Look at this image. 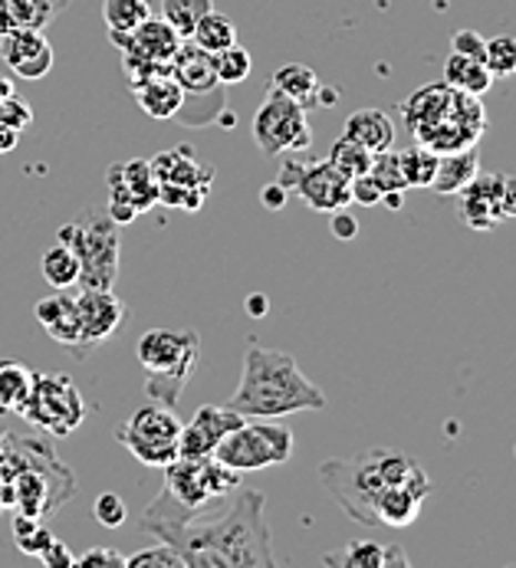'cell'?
I'll return each instance as SVG.
<instances>
[{
    "instance_id": "cell-1",
    "label": "cell",
    "mask_w": 516,
    "mask_h": 568,
    "mask_svg": "<svg viewBox=\"0 0 516 568\" xmlns=\"http://www.w3.org/2000/svg\"><path fill=\"white\" fill-rule=\"evenodd\" d=\"M266 496L241 487L208 509H188L162 489L139 523L159 542H169L184 568H273V536L263 516Z\"/></svg>"
},
{
    "instance_id": "cell-2",
    "label": "cell",
    "mask_w": 516,
    "mask_h": 568,
    "mask_svg": "<svg viewBox=\"0 0 516 568\" xmlns=\"http://www.w3.org/2000/svg\"><path fill=\"white\" fill-rule=\"evenodd\" d=\"M231 410H237L241 417H286L296 410H323L326 395L320 392V385H313L296 358L283 348H263L251 345L244 355V372H241V385L227 402Z\"/></svg>"
},
{
    "instance_id": "cell-3",
    "label": "cell",
    "mask_w": 516,
    "mask_h": 568,
    "mask_svg": "<svg viewBox=\"0 0 516 568\" xmlns=\"http://www.w3.org/2000/svg\"><path fill=\"white\" fill-rule=\"evenodd\" d=\"M320 480L330 496L345 509L348 519L362 526L375 523V503L388 487L398 484H431L425 467L392 447H372L355 457H333L320 467Z\"/></svg>"
},
{
    "instance_id": "cell-4",
    "label": "cell",
    "mask_w": 516,
    "mask_h": 568,
    "mask_svg": "<svg viewBox=\"0 0 516 568\" xmlns=\"http://www.w3.org/2000/svg\"><path fill=\"white\" fill-rule=\"evenodd\" d=\"M405 129L431 152H461L477 145V139L487 129V112L480 105V95H467L451 89L447 82H431L425 89L412 92V99L402 105Z\"/></svg>"
},
{
    "instance_id": "cell-5",
    "label": "cell",
    "mask_w": 516,
    "mask_h": 568,
    "mask_svg": "<svg viewBox=\"0 0 516 568\" xmlns=\"http://www.w3.org/2000/svg\"><path fill=\"white\" fill-rule=\"evenodd\" d=\"M0 477L13 487V509L33 519L50 516L77 493V474L43 437L10 440L0 457Z\"/></svg>"
},
{
    "instance_id": "cell-6",
    "label": "cell",
    "mask_w": 516,
    "mask_h": 568,
    "mask_svg": "<svg viewBox=\"0 0 516 568\" xmlns=\"http://www.w3.org/2000/svg\"><path fill=\"white\" fill-rule=\"evenodd\" d=\"M145 372V395L159 405L174 407L184 395L201 362V335L191 328H149L135 345Z\"/></svg>"
},
{
    "instance_id": "cell-7",
    "label": "cell",
    "mask_w": 516,
    "mask_h": 568,
    "mask_svg": "<svg viewBox=\"0 0 516 568\" xmlns=\"http://www.w3.org/2000/svg\"><path fill=\"white\" fill-rule=\"evenodd\" d=\"M57 244H67L80 256V290H112L119 276V224L105 211H89L80 221L57 231Z\"/></svg>"
},
{
    "instance_id": "cell-8",
    "label": "cell",
    "mask_w": 516,
    "mask_h": 568,
    "mask_svg": "<svg viewBox=\"0 0 516 568\" xmlns=\"http://www.w3.org/2000/svg\"><path fill=\"white\" fill-rule=\"evenodd\" d=\"M217 464L251 474V470H266V467H283L293 457V434L273 420L263 417H247L241 427H234L211 454Z\"/></svg>"
},
{
    "instance_id": "cell-9",
    "label": "cell",
    "mask_w": 516,
    "mask_h": 568,
    "mask_svg": "<svg viewBox=\"0 0 516 568\" xmlns=\"http://www.w3.org/2000/svg\"><path fill=\"white\" fill-rule=\"evenodd\" d=\"M20 414L47 437H67L83 424L87 402L67 375H33L30 398L23 402Z\"/></svg>"
},
{
    "instance_id": "cell-10",
    "label": "cell",
    "mask_w": 516,
    "mask_h": 568,
    "mask_svg": "<svg viewBox=\"0 0 516 568\" xmlns=\"http://www.w3.org/2000/svg\"><path fill=\"white\" fill-rule=\"evenodd\" d=\"M178 437H181V420L174 407L152 405L139 407L122 427H119V444L145 467H169L178 460Z\"/></svg>"
},
{
    "instance_id": "cell-11",
    "label": "cell",
    "mask_w": 516,
    "mask_h": 568,
    "mask_svg": "<svg viewBox=\"0 0 516 568\" xmlns=\"http://www.w3.org/2000/svg\"><path fill=\"white\" fill-rule=\"evenodd\" d=\"M254 142L263 155H286L306 152L313 145V129L306 109L280 89H266L254 115Z\"/></svg>"
},
{
    "instance_id": "cell-12",
    "label": "cell",
    "mask_w": 516,
    "mask_h": 568,
    "mask_svg": "<svg viewBox=\"0 0 516 568\" xmlns=\"http://www.w3.org/2000/svg\"><path fill=\"white\" fill-rule=\"evenodd\" d=\"M241 474L214 457H178L165 467V489L188 509H208L241 487Z\"/></svg>"
},
{
    "instance_id": "cell-13",
    "label": "cell",
    "mask_w": 516,
    "mask_h": 568,
    "mask_svg": "<svg viewBox=\"0 0 516 568\" xmlns=\"http://www.w3.org/2000/svg\"><path fill=\"white\" fill-rule=\"evenodd\" d=\"M159 201L181 211H198L214 184V164L201 162L191 145H178L152 159Z\"/></svg>"
},
{
    "instance_id": "cell-14",
    "label": "cell",
    "mask_w": 516,
    "mask_h": 568,
    "mask_svg": "<svg viewBox=\"0 0 516 568\" xmlns=\"http://www.w3.org/2000/svg\"><path fill=\"white\" fill-rule=\"evenodd\" d=\"M290 194L296 191L313 211L320 214H333V211H343L352 204V194H348V178L340 174L330 159L323 162H286L280 164V178H276Z\"/></svg>"
},
{
    "instance_id": "cell-15",
    "label": "cell",
    "mask_w": 516,
    "mask_h": 568,
    "mask_svg": "<svg viewBox=\"0 0 516 568\" xmlns=\"http://www.w3.org/2000/svg\"><path fill=\"white\" fill-rule=\"evenodd\" d=\"M109 207L105 214L122 227L129 221H135L139 214H145L152 204H159V181L149 159H132V162H119L109 168Z\"/></svg>"
},
{
    "instance_id": "cell-16",
    "label": "cell",
    "mask_w": 516,
    "mask_h": 568,
    "mask_svg": "<svg viewBox=\"0 0 516 568\" xmlns=\"http://www.w3.org/2000/svg\"><path fill=\"white\" fill-rule=\"evenodd\" d=\"M172 77L181 85V92H184V105L178 109V122L184 125L188 119H191V112H194V105L198 102H214V105H224V95H221V89H224V82L217 80V73H214V60H211V53H204L198 43H191V40H181V47H178V53H174L172 60ZM227 109V105H224Z\"/></svg>"
},
{
    "instance_id": "cell-17",
    "label": "cell",
    "mask_w": 516,
    "mask_h": 568,
    "mask_svg": "<svg viewBox=\"0 0 516 568\" xmlns=\"http://www.w3.org/2000/svg\"><path fill=\"white\" fill-rule=\"evenodd\" d=\"M247 417H241L237 410L217 405H204L194 410V417L188 424H181V437H178V457H211L214 447L234 430L241 427Z\"/></svg>"
},
{
    "instance_id": "cell-18",
    "label": "cell",
    "mask_w": 516,
    "mask_h": 568,
    "mask_svg": "<svg viewBox=\"0 0 516 568\" xmlns=\"http://www.w3.org/2000/svg\"><path fill=\"white\" fill-rule=\"evenodd\" d=\"M0 57L7 70L20 80H43L53 70V47L43 30H10L7 37H0Z\"/></svg>"
},
{
    "instance_id": "cell-19",
    "label": "cell",
    "mask_w": 516,
    "mask_h": 568,
    "mask_svg": "<svg viewBox=\"0 0 516 568\" xmlns=\"http://www.w3.org/2000/svg\"><path fill=\"white\" fill-rule=\"evenodd\" d=\"M77 313H80V342L83 355L92 345L105 342L119 325L129 320V310L115 300L112 290H80L77 296Z\"/></svg>"
},
{
    "instance_id": "cell-20",
    "label": "cell",
    "mask_w": 516,
    "mask_h": 568,
    "mask_svg": "<svg viewBox=\"0 0 516 568\" xmlns=\"http://www.w3.org/2000/svg\"><path fill=\"white\" fill-rule=\"evenodd\" d=\"M109 40L129 57H142V60H152V63H172L184 37L174 30L165 17H149L132 33H109Z\"/></svg>"
},
{
    "instance_id": "cell-21",
    "label": "cell",
    "mask_w": 516,
    "mask_h": 568,
    "mask_svg": "<svg viewBox=\"0 0 516 568\" xmlns=\"http://www.w3.org/2000/svg\"><path fill=\"white\" fill-rule=\"evenodd\" d=\"M500 187L504 174H474V181L457 191V211L474 231H494L504 214H500Z\"/></svg>"
},
{
    "instance_id": "cell-22",
    "label": "cell",
    "mask_w": 516,
    "mask_h": 568,
    "mask_svg": "<svg viewBox=\"0 0 516 568\" xmlns=\"http://www.w3.org/2000/svg\"><path fill=\"white\" fill-rule=\"evenodd\" d=\"M37 323L47 328V335L73 352L83 355V342H80V313H77V296L67 290H57L53 296L37 303Z\"/></svg>"
},
{
    "instance_id": "cell-23",
    "label": "cell",
    "mask_w": 516,
    "mask_h": 568,
    "mask_svg": "<svg viewBox=\"0 0 516 568\" xmlns=\"http://www.w3.org/2000/svg\"><path fill=\"white\" fill-rule=\"evenodd\" d=\"M323 562L340 568H405L408 566V556H405L402 546H385V542L358 539V542H348L340 552H326Z\"/></svg>"
},
{
    "instance_id": "cell-24",
    "label": "cell",
    "mask_w": 516,
    "mask_h": 568,
    "mask_svg": "<svg viewBox=\"0 0 516 568\" xmlns=\"http://www.w3.org/2000/svg\"><path fill=\"white\" fill-rule=\"evenodd\" d=\"M132 92H135L139 109H142L149 119H159V122L174 119L178 109L184 105V92H181V85H178V80L172 77V70H169V73H155V77H149L145 82L132 85Z\"/></svg>"
},
{
    "instance_id": "cell-25",
    "label": "cell",
    "mask_w": 516,
    "mask_h": 568,
    "mask_svg": "<svg viewBox=\"0 0 516 568\" xmlns=\"http://www.w3.org/2000/svg\"><path fill=\"white\" fill-rule=\"evenodd\" d=\"M343 135L365 145L372 155H378L395 145V122L382 109H358L345 119Z\"/></svg>"
},
{
    "instance_id": "cell-26",
    "label": "cell",
    "mask_w": 516,
    "mask_h": 568,
    "mask_svg": "<svg viewBox=\"0 0 516 568\" xmlns=\"http://www.w3.org/2000/svg\"><path fill=\"white\" fill-rule=\"evenodd\" d=\"M480 171V159H477V149H461V152H444L437 155V171H434V181H431V191L447 197V194H457L464 191L474 174Z\"/></svg>"
},
{
    "instance_id": "cell-27",
    "label": "cell",
    "mask_w": 516,
    "mask_h": 568,
    "mask_svg": "<svg viewBox=\"0 0 516 568\" xmlns=\"http://www.w3.org/2000/svg\"><path fill=\"white\" fill-rule=\"evenodd\" d=\"M444 82L457 92H467V95H484L490 85H494V73L484 67V60H474V57H461L451 50V57L444 60Z\"/></svg>"
},
{
    "instance_id": "cell-28",
    "label": "cell",
    "mask_w": 516,
    "mask_h": 568,
    "mask_svg": "<svg viewBox=\"0 0 516 568\" xmlns=\"http://www.w3.org/2000/svg\"><path fill=\"white\" fill-rule=\"evenodd\" d=\"M270 85L286 92L290 99H296L303 109H313L316 105V92H320V77L306 63H286V67H280L273 73Z\"/></svg>"
},
{
    "instance_id": "cell-29",
    "label": "cell",
    "mask_w": 516,
    "mask_h": 568,
    "mask_svg": "<svg viewBox=\"0 0 516 568\" xmlns=\"http://www.w3.org/2000/svg\"><path fill=\"white\" fill-rule=\"evenodd\" d=\"M188 40L198 43L204 53H217V50H227L231 43H237V27H234L231 17H224V13H217V10H208V13L194 23V30H191Z\"/></svg>"
},
{
    "instance_id": "cell-30",
    "label": "cell",
    "mask_w": 516,
    "mask_h": 568,
    "mask_svg": "<svg viewBox=\"0 0 516 568\" xmlns=\"http://www.w3.org/2000/svg\"><path fill=\"white\" fill-rule=\"evenodd\" d=\"M40 273L50 286L57 290H73L80 280V256L67 244H53L40 256Z\"/></svg>"
},
{
    "instance_id": "cell-31",
    "label": "cell",
    "mask_w": 516,
    "mask_h": 568,
    "mask_svg": "<svg viewBox=\"0 0 516 568\" xmlns=\"http://www.w3.org/2000/svg\"><path fill=\"white\" fill-rule=\"evenodd\" d=\"M33 375H37V372H30V368L20 365V362H0V410L20 414L23 402L30 398Z\"/></svg>"
},
{
    "instance_id": "cell-32",
    "label": "cell",
    "mask_w": 516,
    "mask_h": 568,
    "mask_svg": "<svg viewBox=\"0 0 516 568\" xmlns=\"http://www.w3.org/2000/svg\"><path fill=\"white\" fill-rule=\"evenodd\" d=\"M73 0H10V13L17 27L47 30Z\"/></svg>"
},
{
    "instance_id": "cell-33",
    "label": "cell",
    "mask_w": 516,
    "mask_h": 568,
    "mask_svg": "<svg viewBox=\"0 0 516 568\" xmlns=\"http://www.w3.org/2000/svg\"><path fill=\"white\" fill-rule=\"evenodd\" d=\"M102 17L109 33H132L142 20L152 17L149 0H102Z\"/></svg>"
},
{
    "instance_id": "cell-34",
    "label": "cell",
    "mask_w": 516,
    "mask_h": 568,
    "mask_svg": "<svg viewBox=\"0 0 516 568\" xmlns=\"http://www.w3.org/2000/svg\"><path fill=\"white\" fill-rule=\"evenodd\" d=\"M372 159H375V155H372L365 145H358L355 139H345V135H340V139L333 142V149H330V164H333L340 174H345L348 181L358 178V174H368Z\"/></svg>"
},
{
    "instance_id": "cell-35",
    "label": "cell",
    "mask_w": 516,
    "mask_h": 568,
    "mask_svg": "<svg viewBox=\"0 0 516 568\" xmlns=\"http://www.w3.org/2000/svg\"><path fill=\"white\" fill-rule=\"evenodd\" d=\"M211 60H214V73H217V80L224 82V85H237V82H244L247 77H251V70H254V57H251L244 47H237V43H231L227 50L211 53Z\"/></svg>"
},
{
    "instance_id": "cell-36",
    "label": "cell",
    "mask_w": 516,
    "mask_h": 568,
    "mask_svg": "<svg viewBox=\"0 0 516 568\" xmlns=\"http://www.w3.org/2000/svg\"><path fill=\"white\" fill-rule=\"evenodd\" d=\"M13 539H17V549H20L23 556L40 559V552H43L57 536H53L47 526H40V519L17 513V516H13Z\"/></svg>"
},
{
    "instance_id": "cell-37",
    "label": "cell",
    "mask_w": 516,
    "mask_h": 568,
    "mask_svg": "<svg viewBox=\"0 0 516 568\" xmlns=\"http://www.w3.org/2000/svg\"><path fill=\"white\" fill-rule=\"evenodd\" d=\"M398 162H402L408 187H431L434 171H437V152H431L425 145H412V149L398 152Z\"/></svg>"
},
{
    "instance_id": "cell-38",
    "label": "cell",
    "mask_w": 516,
    "mask_h": 568,
    "mask_svg": "<svg viewBox=\"0 0 516 568\" xmlns=\"http://www.w3.org/2000/svg\"><path fill=\"white\" fill-rule=\"evenodd\" d=\"M208 10H214V0H162V17L172 23L184 40L191 37L194 23H198Z\"/></svg>"
},
{
    "instance_id": "cell-39",
    "label": "cell",
    "mask_w": 516,
    "mask_h": 568,
    "mask_svg": "<svg viewBox=\"0 0 516 568\" xmlns=\"http://www.w3.org/2000/svg\"><path fill=\"white\" fill-rule=\"evenodd\" d=\"M484 67L494 73V80H507V77H516V37L510 33H500L494 40H487L484 47Z\"/></svg>"
},
{
    "instance_id": "cell-40",
    "label": "cell",
    "mask_w": 516,
    "mask_h": 568,
    "mask_svg": "<svg viewBox=\"0 0 516 568\" xmlns=\"http://www.w3.org/2000/svg\"><path fill=\"white\" fill-rule=\"evenodd\" d=\"M368 178L378 184V191H408V181H405V171H402V162H398V152H378L372 159V168H368Z\"/></svg>"
},
{
    "instance_id": "cell-41",
    "label": "cell",
    "mask_w": 516,
    "mask_h": 568,
    "mask_svg": "<svg viewBox=\"0 0 516 568\" xmlns=\"http://www.w3.org/2000/svg\"><path fill=\"white\" fill-rule=\"evenodd\" d=\"M125 568H184V559L174 552L169 542H152L139 549L135 556H125Z\"/></svg>"
},
{
    "instance_id": "cell-42",
    "label": "cell",
    "mask_w": 516,
    "mask_h": 568,
    "mask_svg": "<svg viewBox=\"0 0 516 568\" xmlns=\"http://www.w3.org/2000/svg\"><path fill=\"white\" fill-rule=\"evenodd\" d=\"M92 516H95V523H99V526H105V529H119V526H125L129 506H125V499H122L119 493L105 489V493H99V496H95V503H92Z\"/></svg>"
},
{
    "instance_id": "cell-43",
    "label": "cell",
    "mask_w": 516,
    "mask_h": 568,
    "mask_svg": "<svg viewBox=\"0 0 516 568\" xmlns=\"http://www.w3.org/2000/svg\"><path fill=\"white\" fill-rule=\"evenodd\" d=\"M0 122L3 125H10V129H17V132H23V129H30V122H33V109H30V102H23L20 95H7V99H0Z\"/></svg>"
},
{
    "instance_id": "cell-44",
    "label": "cell",
    "mask_w": 516,
    "mask_h": 568,
    "mask_svg": "<svg viewBox=\"0 0 516 568\" xmlns=\"http://www.w3.org/2000/svg\"><path fill=\"white\" fill-rule=\"evenodd\" d=\"M484 47H487V40H484L477 30H457V33L451 37V50H454V53H461V57L484 60Z\"/></svg>"
},
{
    "instance_id": "cell-45",
    "label": "cell",
    "mask_w": 516,
    "mask_h": 568,
    "mask_svg": "<svg viewBox=\"0 0 516 568\" xmlns=\"http://www.w3.org/2000/svg\"><path fill=\"white\" fill-rule=\"evenodd\" d=\"M348 194H352V204H362V207H375L382 201V191H378V184L368 174L352 178L348 181Z\"/></svg>"
},
{
    "instance_id": "cell-46",
    "label": "cell",
    "mask_w": 516,
    "mask_h": 568,
    "mask_svg": "<svg viewBox=\"0 0 516 568\" xmlns=\"http://www.w3.org/2000/svg\"><path fill=\"white\" fill-rule=\"evenodd\" d=\"M73 566L80 568H125V556L115 549H89L83 556H77Z\"/></svg>"
},
{
    "instance_id": "cell-47",
    "label": "cell",
    "mask_w": 516,
    "mask_h": 568,
    "mask_svg": "<svg viewBox=\"0 0 516 568\" xmlns=\"http://www.w3.org/2000/svg\"><path fill=\"white\" fill-rule=\"evenodd\" d=\"M40 562L47 568H73L77 562V556L67 549V542H60V539H53L43 552H40Z\"/></svg>"
},
{
    "instance_id": "cell-48",
    "label": "cell",
    "mask_w": 516,
    "mask_h": 568,
    "mask_svg": "<svg viewBox=\"0 0 516 568\" xmlns=\"http://www.w3.org/2000/svg\"><path fill=\"white\" fill-rule=\"evenodd\" d=\"M330 231L336 241H355L358 237V221L348 214V211H333V221H330Z\"/></svg>"
},
{
    "instance_id": "cell-49",
    "label": "cell",
    "mask_w": 516,
    "mask_h": 568,
    "mask_svg": "<svg viewBox=\"0 0 516 568\" xmlns=\"http://www.w3.org/2000/svg\"><path fill=\"white\" fill-rule=\"evenodd\" d=\"M260 201H263V207H266V211H283V207H286V201H290V191H286L280 181H273V184H263Z\"/></svg>"
},
{
    "instance_id": "cell-50",
    "label": "cell",
    "mask_w": 516,
    "mask_h": 568,
    "mask_svg": "<svg viewBox=\"0 0 516 568\" xmlns=\"http://www.w3.org/2000/svg\"><path fill=\"white\" fill-rule=\"evenodd\" d=\"M500 214L504 217H516V178L504 174V187H500Z\"/></svg>"
},
{
    "instance_id": "cell-51",
    "label": "cell",
    "mask_w": 516,
    "mask_h": 568,
    "mask_svg": "<svg viewBox=\"0 0 516 568\" xmlns=\"http://www.w3.org/2000/svg\"><path fill=\"white\" fill-rule=\"evenodd\" d=\"M266 313H270V300H266L263 293H251V296H247V316L263 320Z\"/></svg>"
},
{
    "instance_id": "cell-52",
    "label": "cell",
    "mask_w": 516,
    "mask_h": 568,
    "mask_svg": "<svg viewBox=\"0 0 516 568\" xmlns=\"http://www.w3.org/2000/svg\"><path fill=\"white\" fill-rule=\"evenodd\" d=\"M17 139H20V132L0 122V155H7V152H13V145H17Z\"/></svg>"
},
{
    "instance_id": "cell-53",
    "label": "cell",
    "mask_w": 516,
    "mask_h": 568,
    "mask_svg": "<svg viewBox=\"0 0 516 568\" xmlns=\"http://www.w3.org/2000/svg\"><path fill=\"white\" fill-rule=\"evenodd\" d=\"M10 30H17L13 13H10V0H0V37H7Z\"/></svg>"
},
{
    "instance_id": "cell-54",
    "label": "cell",
    "mask_w": 516,
    "mask_h": 568,
    "mask_svg": "<svg viewBox=\"0 0 516 568\" xmlns=\"http://www.w3.org/2000/svg\"><path fill=\"white\" fill-rule=\"evenodd\" d=\"M378 204H385L388 211H402L405 207V191H385Z\"/></svg>"
},
{
    "instance_id": "cell-55",
    "label": "cell",
    "mask_w": 516,
    "mask_h": 568,
    "mask_svg": "<svg viewBox=\"0 0 516 568\" xmlns=\"http://www.w3.org/2000/svg\"><path fill=\"white\" fill-rule=\"evenodd\" d=\"M13 92V85H10V80L7 77H0V99H7Z\"/></svg>"
},
{
    "instance_id": "cell-56",
    "label": "cell",
    "mask_w": 516,
    "mask_h": 568,
    "mask_svg": "<svg viewBox=\"0 0 516 568\" xmlns=\"http://www.w3.org/2000/svg\"><path fill=\"white\" fill-rule=\"evenodd\" d=\"M7 444H10V434H7V430H0V457L7 454Z\"/></svg>"
},
{
    "instance_id": "cell-57",
    "label": "cell",
    "mask_w": 516,
    "mask_h": 568,
    "mask_svg": "<svg viewBox=\"0 0 516 568\" xmlns=\"http://www.w3.org/2000/svg\"><path fill=\"white\" fill-rule=\"evenodd\" d=\"M7 506H3V477H0V513H3Z\"/></svg>"
}]
</instances>
